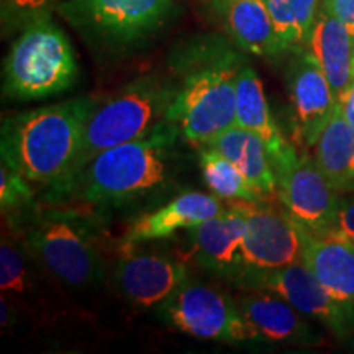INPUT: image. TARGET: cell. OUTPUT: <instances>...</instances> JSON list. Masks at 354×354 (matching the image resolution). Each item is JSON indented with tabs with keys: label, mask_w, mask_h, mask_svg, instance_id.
Instances as JSON below:
<instances>
[{
	"label": "cell",
	"mask_w": 354,
	"mask_h": 354,
	"mask_svg": "<svg viewBox=\"0 0 354 354\" xmlns=\"http://www.w3.org/2000/svg\"><path fill=\"white\" fill-rule=\"evenodd\" d=\"M179 136V128L165 120L143 138L105 149L68 180L51 187L53 201L71 198L91 207H117L153 192L169 177Z\"/></svg>",
	"instance_id": "cell-1"
},
{
	"label": "cell",
	"mask_w": 354,
	"mask_h": 354,
	"mask_svg": "<svg viewBox=\"0 0 354 354\" xmlns=\"http://www.w3.org/2000/svg\"><path fill=\"white\" fill-rule=\"evenodd\" d=\"M95 104L76 97L3 118L0 156L33 185L55 187L69 174Z\"/></svg>",
	"instance_id": "cell-2"
},
{
	"label": "cell",
	"mask_w": 354,
	"mask_h": 354,
	"mask_svg": "<svg viewBox=\"0 0 354 354\" xmlns=\"http://www.w3.org/2000/svg\"><path fill=\"white\" fill-rule=\"evenodd\" d=\"M241 57L223 44H205L179 61L180 81L167 120L197 148L234 127Z\"/></svg>",
	"instance_id": "cell-3"
},
{
	"label": "cell",
	"mask_w": 354,
	"mask_h": 354,
	"mask_svg": "<svg viewBox=\"0 0 354 354\" xmlns=\"http://www.w3.org/2000/svg\"><path fill=\"white\" fill-rule=\"evenodd\" d=\"M79 77L76 51L51 17L21 30L2 69V95L8 100H41L63 94Z\"/></svg>",
	"instance_id": "cell-4"
},
{
	"label": "cell",
	"mask_w": 354,
	"mask_h": 354,
	"mask_svg": "<svg viewBox=\"0 0 354 354\" xmlns=\"http://www.w3.org/2000/svg\"><path fill=\"white\" fill-rule=\"evenodd\" d=\"M174 95L176 86L158 77H141L109 99L97 100L84 125L77 156L64 180L105 149L149 135L159 123L167 120Z\"/></svg>",
	"instance_id": "cell-5"
},
{
	"label": "cell",
	"mask_w": 354,
	"mask_h": 354,
	"mask_svg": "<svg viewBox=\"0 0 354 354\" xmlns=\"http://www.w3.org/2000/svg\"><path fill=\"white\" fill-rule=\"evenodd\" d=\"M24 245L63 284L88 289L107 277V261L86 215L46 210L28 215Z\"/></svg>",
	"instance_id": "cell-6"
},
{
	"label": "cell",
	"mask_w": 354,
	"mask_h": 354,
	"mask_svg": "<svg viewBox=\"0 0 354 354\" xmlns=\"http://www.w3.org/2000/svg\"><path fill=\"white\" fill-rule=\"evenodd\" d=\"M56 10L92 46L123 55L165 28L174 0H64Z\"/></svg>",
	"instance_id": "cell-7"
},
{
	"label": "cell",
	"mask_w": 354,
	"mask_h": 354,
	"mask_svg": "<svg viewBox=\"0 0 354 354\" xmlns=\"http://www.w3.org/2000/svg\"><path fill=\"white\" fill-rule=\"evenodd\" d=\"M158 312L162 322L172 328L198 339L223 343L258 339L253 326L238 308L236 299L189 277L166 302L159 305Z\"/></svg>",
	"instance_id": "cell-8"
},
{
	"label": "cell",
	"mask_w": 354,
	"mask_h": 354,
	"mask_svg": "<svg viewBox=\"0 0 354 354\" xmlns=\"http://www.w3.org/2000/svg\"><path fill=\"white\" fill-rule=\"evenodd\" d=\"M234 284L241 289L272 292L305 317L322 323L339 339L354 331V307L333 297L302 261L271 271L243 269Z\"/></svg>",
	"instance_id": "cell-9"
},
{
	"label": "cell",
	"mask_w": 354,
	"mask_h": 354,
	"mask_svg": "<svg viewBox=\"0 0 354 354\" xmlns=\"http://www.w3.org/2000/svg\"><path fill=\"white\" fill-rule=\"evenodd\" d=\"M272 167L281 205L310 232H328L338 215L342 194L328 183L315 158L290 145L274 159Z\"/></svg>",
	"instance_id": "cell-10"
},
{
	"label": "cell",
	"mask_w": 354,
	"mask_h": 354,
	"mask_svg": "<svg viewBox=\"0 0 354 354\" xmlns=\"http://www.w3.org/2000/svg\"><path fill=\"white\" fill-rule=\"evenodd\" d=\"M246 230L243 238L245 269L271 271L297 263L302 256V225L287 212L263 202H243Z\"/></svg>",
	"instance_id": "cell-11"
},
{
	"label": "cell",
	"mask_w": 354,
	"mask_h": 354,
	"mask_svg": "<svg viewBox=\"0 0 354 354\" xmlns=\"http://www.w3.org/2000/svg\"><path fill=\"white\" fill-rule=\"evenodd\" d=\"M189 277L183 261L159 253H141L122 246L115 266V284L136 310L159 307Z\"/></svg>",
	"instance_id": "cell-12"
},
{
	"label": "cell",
	"mask_w": 354,
	"mask_h": 354,
	"mask_svg": "<svg viewBox=\"0 0 354 354\" xmlns=\"http://www.w3.org/2000/svg\"><path fill=\"white\" fill-rule=\"evenodd\" d=\"M295 135L305 148H313L338 107L333 88L307 50L295 51L286 73Z\"/></svg>",
	"instance_id": "cell-13"
},
{
	"label": "cell",
	"mask_w": 354,
	"mask_h": 354,
	"mask_svg": "<svg viewBox=\"0 0 354 354\" xmlns=\"http://www.w3.org/2000/svg\"><path fill=\"white\" fill-rule=\"evenodd\" d=\"M245 230L246 214L243 202H232L220 214L185 230L190 240V256L205 271L234 282L245 269Z\"/></svg>",
	"instance_id": "cell-14"
},
{
	"label": "cell",
	"mask_w": 354,
	"mask_h": 354,
	"mask_svg": "<svg viewBox=\"0 0 354 354\" xmlns=\"http://www.w3.org/2000/svg\"><path fill=\"white\" fill-rule=\"evenodd\" d=\"M236 304L253 326L258 339L286 344H317L320 335L307 322L308 317L279 295L268 290L243 289Z\"/></svg>",
	"instance_id": "cell-15"
},
{
	"label": "cell",
	"mask_w": 354,
	"mask_h": 354,
	"mask_svg": "<svg viewBox=\"0 0 354 354\" xmlns=\"http://www.w3.org/2000/svg\"><path fill=\"white\" fill-rule=\"evenodd\" d=\"M221 198L214 194L190 190L171 198L159 209L140 215L128 227L122 246H136L141 243L166 240L179 230H189L203 220H209L223 209Z\"/></svg>",
	"instance_id": "cell-16"
},
{
	"label": "cell",
	"mask_w": 354,
	"mask_h": 354,
	"mask_svg": "<svg viewBox=\"0 0 354 354\" xmlns=\"http://www.w3.org/2000/svg\"><path fill=\"white\" fill-rule=\"evenodd\" d=\"M300 261L339 302L354 307V246L333 233L302 227Z\"/></svg>",
	"instance_id": "cell-17"
},
{
	"label": "cell",
	"mask_w": 354,
	"mask_h": 354,
	"mask_svg": "<svg viewBox=\"0 0 354 354\" xmlns=\"http://www.w3.org/2000/svg\"><path fill=\"white\" fill-rule=\"evenodd\" d=\"M305 50L320 66L336 99L342 102L354 82V38L346 25L322 8Z\"/></svg>",
	"instance_id": "cell-18"
},
{
	"label": "cell",
	"mask_w": 354,
	"mask_h": 354,
	"mask_svg": "<svg viewBox=\"0 0 354 354\" xmlns=\"http://www.w3.org/2000/svg\"><path fill=\"white\" fill-rule=\"evenodd\" d=\"M216 15L233 43L254 56L282 55L268 0H215Z\"/></svg>",
	"instance_id": "cell-19"
},
{
	"label": "cell",
	"mask_w": 354,
	"mask_h": 354,
	"mask_svg": "<svg viewBox=\"0 0 354 354\" xmlns=\"http://www.w3.org/2000/svg\"><path fill=\"white\" fill-rule=\"evenodd\" d=\"M234 125L253 131L264 141L271 162L289 148L290 143L284 138L274 120L271 109L266 99L263 82L256 71L243 66L236 79V118Z\"/></svg>",
	"instance_id": "cell-20"
},
{
	"label": "cell",
	"mask_w": 354,
	"mask_h": 354,
	"mask_svg": "<svg viewBox=\"0 0 354 354\" xmlns=\"http://www.w3.org/2000/svg\"><path fill=\"white\" fill-rule=\"evenodd\" d=\"M207 145L228 158L266 198L277 197V180L271 156L258 135L234 125Z\"/></svg>",
	"instance_id": "cell-21"
},
{
	"label": "cell",
	"mask_w": 354,
	"mask_h": 354,
	"mask_svg": "<svg viewBox=\"0 0 354 354\" xmlns=\"http://www.w3.org/2000/svg\"><path fill=\"white\" fill-rule=\"evenodd\" d=\"M313 149L317 165L333 189L339 194H354V128L343 115L339 102Z\"/></svg>",
	"instance_id": "cell-22"
},
{
	"label": "cell",
	"mask_w": 354,
	"mask_h": 354,
	"mask_svg": "<svg viewBox=\"0 0 354 354\" xmlns=\"http://www.w3.org/2000/svg\"><path fill=\"white\" fill-rule=\"evenodd\" d=\"M198 165L207 189L221 201L263 202L266 198L246 176L220 151L209 145L198 146Z\"/></svg>",
	"instance_id": "cell-23"
},
{
	"label": "cell",
	"mask_w": 354,
	"mask_h": 354,
	"mask_svg": "<svg viewBox=\"0 0 354 354\" xmlns=\"http://www.w3.org/2000/svg\"><path fill=\"white\" fill-rule=\"evenodd\" d=\"M268 7L281 51L305 50L322 10V0H268Z\"/></svg>",
	"instance_id": "cell-24"
},
{
	"label": "cell",
	"mask_w": 354,
	"mask_h": 354,
	"mask_svg": "<svg viewBox=\"0 0 354 354\" xmlns=\"http://www.w3.org/2000/svg\"><path fill=\"white\" fill-rule=\"evenodd\" d=\"M28 250L24 245V250L12 241V238L2 236L0 243V287L2 294H25L30 284H32V276H30L28 266Z\"/></svg>",
	"instance_id": "cell-25"
},
{
	"label": "cell",
	"mask_w": 354,
	"mask_h": 354,
	"mask_svg": "<svg viewBox=\"0 0 354 354\" xmlns=\"http://www.w3.org/2000/svg\"><path fill=\"white\" fill-rule=\"evenodd\" d=\"M61 0H0L2 33L21 32L25 26L44 17H51Z\"/></svg>",
	"instance_id": "cell-26"
},
{
	"label": "cell",
	"mask_w": 354,
	"mask_h": 354,
	"mask_svg": "<svg viewBox=\"0 0 354 354\" xmlns=\"http://www.w3.org/2000/svg\"><path fill=\"white\" fill-rule=\"evenodd\" d=\"M33 197V184L2 159V166H0V209H2V215L10 216L25 210L26 207H32Z\"/></svg>",
	"instance_id": "cell-27"
},
{
	"label": "cell",
	"mask_w": 354,
	"mask_h": 354,
	"mask_svg": "<svg viewBox=\"0 0 354 354\" xmlns=\"http://www.w3.org/2000/svg\"><path fill=\"white\" fill-rule=\"evenodd\" d=\"M328 233L343 238L344 241L351 243L354 246V194H351V197L348 198L342 197L338 215H336L333 227L328 230Z\"/></svg>",
	"instance_id": "cell-28"
},
{
	"label": "cell",
	"mask_w": 354,
	"mask_h": 354,
	"mask_svg": "<svg viewBox=\"0 0 354 354\" xmlns=\"http://www.w3.org/2000/svg\"><path fill=\"white\" fill-rule=\"evenodd\" d=\"M322 8L342 20L354 38V0H322Z\"/></svg>",
	"instance_id": "cell-29"
},
{
	"label": "cell",
	"mask_w": 354,
	"mask_h": 354,
	"mask_svg": "<svg viewBox=\"0 0 354 354\" xmlns=\"http://www.w3.org/2000/svg\"><path fill=\"white\" fill-rule=\"evenodd\" d=\"M17 323V308L13 307L10 300L6 297V294H2L0 299V325L3 330L12 328Z\"/></svg>",
	"instance_id": "cell-30"
},
{
	"label": "cell",
	"mask_w": 354,
	"mask_h": 354,
	"mask_svg": "<svg viewBox=\"0 0 354 354\" xmlns=\"http://www.w3.org/2000/svg\"><path fill=\"white\" fill-rule=\"evenodd\" d=\"M339 105H342L343 115L346 117L348 123L354 128V82L351 84V87H349L346 95L343 97V100L339 102Z\"/></svg>",
	"instance_id": "cell-31"
},
{
	"label": "cell",
	"mask_w": 354,
	"mask_h": 354,
	"mask_svg": "<svg viewBox=\"0 0 354 354\" xmlns=\"http://www.w3.org/2000/svg\"><path fill=\"white\" fill-rule=\"evenodd\" d=\"M353 69H354V59H353Z\"/></svg>",
	"instance_id": "cell-32"
}]
</instances>
